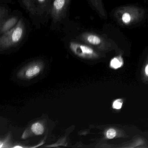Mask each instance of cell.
I'll use <instances>...</instances> for the list:
<instances>
[{"label": "cell", "mask_w": 148, "mask_h": 148, "mask_svg": "<svg viewBox=\"0 0 148 148\" xmlns=\"http://www.w3.org/2000/svg\"><path fill=\"white\" fill-rule=\"evenodd\" d=\"M42 61L38 60L30 63L19 71L17 76L23 80H30L38 75L44 69Z\"/></svg>", "instance_id": "obj_7"}, {"label": "cell", "mask_w": 148, "mask_h": 148, "mask_svg": "<svg viewBox=\"0 0 148 148\" xmlns=\"http://www.w3.org/2000/svg\"><path fill=\"white\" fill-rule=\"evenodd\" d=\"M31 130L34 135L40 136L45 132V126L42 123L39 122H36L31 125Z\"/></svg>", "instance_id": "obj_10"}, {"label": "cell", "mask_w": 148, "mask_h": 148, "mask_svg": "<svg viewBox=\"0 0 148 148\" xmlns=\"http://www.w3.org/2000/svg\"><path fill=\"white\" fill-rule=\"evenodd\" d=\"M90 7L101 18L107 19V14L104 6L103 0H87Z\"/></svg>", "instance_id": "obj_9"}, {"label": "cell", "mask_w": 148, "mask_h": 148, "mask_svg": "<svg viewBox=\"0 0 148 148\" xmlns=\"http://www.w3.org/2000/svg\"><path fill=\"white\" fill-rule=\"evenodd\" d=\"M71 0H52L51 13L50 29H59L66 25L69 15Z\"/></svg>", "instance_id": "obj_4"}, {"label": "cell", "mask_w": 148, "mask_h": 148, "mask_svg": "<svg viewBox=\"0 0 148 148\" xmlns=\"http://www.w3.org/2000/svg\"><path fill=\"white\" fill-rule=\"evenodd\" d=\"M123 101L121 99H118L115 100L112 104V107L114 109L119 110L122 107Z\"/></svg>", "instance_id": "obj_14"}, {"label": "cell", "mask_w": 148, "mask_h": 148, "mask_svg": "<svg viewBox=\"0 0 148 148\" xmlns=\"http://www.w3.org/2000/svg\"><path fill=\"white\" fill-rule=\"evenodd\" d=\"M21 18V14L18 13L10 14L8 17L0 22V35H2L13 28Z\"/></svg>", "instance_id": "obj_8"}, {"label": "cell", "mask_w": 148, "mask_h": 148, "mask_svg": "<svg viewBox=\"0 0 148 148\" xmlns=\"http://www.w3.org/2000/svg\"><path fill=\"white\" fill-rule=\"evenodd\" d=\"M27 34V25L21 17L16 26L0 36V50L5 51L15 47L25 40Z\"/></svg>", "instance_id": "obj_2"}, {"label": "cell", "mask_w": 148, "mask_h": 148, "mask_svg": "<svg viewBox=\"0 0 148 148\" xmlns=\"http://www.w3.org/2000/svg\"><path fill=\"white\" fill-rule=\"evenodd\" d=\"M37 29L51 20L52 0H18Z\"/></svg>", "instance_id": "obj_1"}, {"label": "cell", "mask_w": 148, "mask_h": 148, "mask_svg": "<svg viewBox=\"0 0 148 148\" xmlns=\"http://www.w3.org/2000/svg\"><path fill=\"white\" fill-rule=\"evenodd\" d=\"M145 73L147 76H148V64L146 66L145 68Z\"/></svg>", "instance_id": "obj_16"}, {"label": "cell", "mask_w": 148, "mask_h": 148, "mask_svg": "<svg viewBox=\"0 0 148 148\" xmlns=\"http://www.w3.org/2000/svg\"><path fill=\"white\" fill-rule=\"evenodd\" d=\"M70 51L77 57L81 59H92L98 57L99 54L95 48L74 38L67 40Z\"/></svg>", "instance_id": "obj_6"}, {"label": "cell", "mask_w": 148, "mask_h": 148, "mask_svg": "<svg viewBox=\"0 0 148 148\" xmlns=\"http://www.w3.org/2000/svg\"><path fill=\"white\" fill-rule=\"evenodd\" d=\"M110 65L114 69H117L121 66L122 63L118 59L115 58H114L111 61Z\"/></svg>", "instance_id": "obj_12"}, {"label": "cell", "mask_w": 148, "mask_h": 148, "mask_svg": "<svg viewBox=\"0 0 148 148\" xmlns=\"http://www.w3.org/2000/svg\"><path fill=\"white\" fill-rule=\"evenodd\" d=\"M116 134V132L114 129H110L107 130L106 133V137L109 139H112L115 138Z\"/></svg>", "instance_id": "obj_13"}, {"label": "cell", "mask_w": 148, "mask_h": 148, "mask_svg": "<svg viewBox=\"0 0 148 148\" xmlns=\"http://www.w3.org/2000/svg\"><path fill=\"white\" fill-rule=\"evenodd\" d=\"M0 1H1V4H14L12 0H0Z\"/></svg>", "instance_id": "obj_15"}, {"label": "cell", "mask_w": 148, "mask_h": 148, "mask_svg": "<svg viewBox=\"0 0 148 148\" xmlns=\"http://www.w3.org/2000/svg\"><path fill=\"white\" fill-rule=\"evenodd\" d=\"M145 11L143 8L135 5H125L116 8L113 16L117 22L125 26L135 25L144 18Z\"/></svg>", "instance_id": "obj_3"}, {"label": "cell", "mask_w": 148, "mask_h": 148, "mask_svg": "<svg viewBox=\"0 0 148 148\" xmlns=\"http://www.w3.org/2000/svg\"><path fill=\"white\" fill-rule=\"evenodd\" d=\"M73 38L99 50L110 48L113 42L106 35H100L90 32H82L73 35Z\"/></svg>", "instance_id": "obj_5"}, {"label": "cell", "mask_w": 148, "mask_h": 148, "mask_svg": "<svg viewBox=\"0 0 148 148\" xmlns=\"http://www.w3.org/2000/svg\"><path fill=\"white\" fill-rule=\"evenodd\" d=\"M11 14V13H10ZM9 10L6 4H1L0 6V22L5 20L10 15Z\"/></svg>", "instance_id": "obj_11"}]
</instances>
